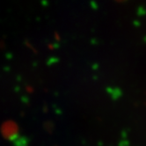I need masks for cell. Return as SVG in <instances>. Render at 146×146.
Instances as JSON below:
<instances>
[]
</instances>
